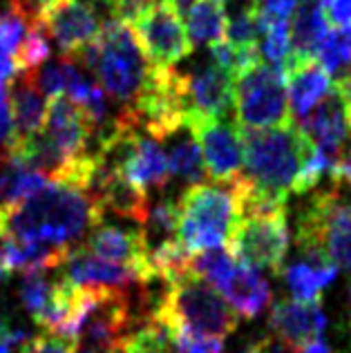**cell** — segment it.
I'll return each instance as SVG.
<instances>
[{
  "label": "cell",
  "mask_w": 351,
  "mask_h": 353,
  "mask_svg": "<svg viewBox=\"0 0 351 353\" xmlns=\"http://www.w3.org/2000/svg\"><path fill=\"white\" fill-rule=\"evenodd\" d=\"M174 333V351L177 353H224V340L195 336L190 331L172 329Z\"/></svg>",
  "instance_id": "e575fe53"
},
{
  "label": "cell",
  "mask_w": 351,
  "mask_h": 353,
  "mask_svg": "<svg viewBox=\"0 0 351 353\" xmlns=\"http://www.w3.org/2000/svg\"><path fill=\"white\" fill-rule=\"evenodd\" d=\"M233 108V121L239 130H266L293 123L284 72L260 61L235 77Z\"/></svg>",
  "instance_id": "52a82bcc"
},
{
  "label": "cell",
  "mask_w": 351,
  "mask_h": 353,
  "mask_svg": "<svg viewBox=\"0 0 351 353\" xmlns=\"http://www.w3.org/2000/svg\"><path fill=\"white\" fill-rule=\"evenodd\" d=\"M197 0H170V5H172V9L177 12L179 16H183L186 18V14L192 9V5H195Z\"/></svg>",
  "instance_id": "7bdbcfd3"
},
{
  "label": "cell",
  "mask_w": 351,
  "mask_h": 353,
  "mask_svg": "<svg viewBox=\"0 0 351 353\" xmlns=\"http://www.w3.org/2000/svg\"><path fill=\"white\" fill-rule=\"evenodd\" d=\"M86 248L97 257L108 259V262L141 268L148 277L157 280L150 262H148V248L141 230H126L119 226H108L101 221L88 233Z\"/></svg>",
  "instance_id": "2e32d148"
},
{
  "label": "cell",
  "mask_w": 351,
  "mask_h": 353,
  "mask_svg": "<svg viewBox=\"0 0 351 353\" xmlns=\"http://www.w3.org/2000/svg\"><path fill=\"white\" fill-rule=\"evenodd\" d=\"M36 18L57 43L61 57L74 59L79 50L99 39L110 12L103 0H63Z\"/></svg>",
  "instance_id": "30bf717a"
},
{
  "label": "cell",
  "mask_w": 351,
  "mask_h": 353,
  "mask_svg": "<svg viewBox=\"0 0 351 353\" xmlns=\"http://www.w3.org/2000/svg\"><path fill=\"white\" fill-rule=\"evenodd\" d=\"M298 125L318 152L329 157L334 163L340 161V154L351 139V114L336 88Z\"/></svg>",
  "instance_id": "9a60e30c"
},
{
  "label": "cell",
  "mask_w": 351,
  "mask_h": 353,
  "mask_svg": "<svg viewBox=\"0 0 351 353\" xmlns=\"http://www.w3.org/2000/svg\"><path fill=\"white\" fill-rule=\"evenodd\" d=\"M21 353H74V340L59 336V333L43 331L41 336L27 338L21 347Z\"/></svg>",
  "instance_id": "d590c367"
},
{
  "label": "cell",
  "mask_w": 351,
  "mask_h": 353,
  "mask_svg": "<svg viewBox=\"0 0 351 353\" xmlns=\"http://www.w3.org/2000/svg\"><path fill=\"white\" fill-rule=\"evenodd\" d=\"M338 185L331 183L307 201L295 228V244L304 259L351 273V199Z\"/></svg>",
  "instance_id": "8992f818"
},
{
  "label": "cell",
  "mask_w": 351,
  "mask_h": 353,
  "mask_svg": "<svg viewBox=\"0 0 351 353\" xmlns=\"http://www.w3.org/2000/svg\"><path fill=\"white\" fill-rule=\"evenodd\" d=\"M0 163H3L0 168V206H16L43 190L50 181L43 172L30 168L14 157H5Z\"/></svg>",
  "instance_id": "d4e9b609"
},
{
  "label": "cell",
  "mask_w": 351,
  "mask_h": 353,
  "mask_svg": "<svg viewBox=\"0 0 351 353\" xmlns=\"http://www.w3.org/2000/svg\"><path fill=\"white\" fill-rule=\"evenodd\" d=\"M347 297H349V336H351V282L347 286Z\"/></svg>",
  "instance_id": "ee69618b"
},
{
  "label": "cell",
  "mask_w": 351,
  "mask_h": 353,
  "mask_svg": "<svg viewBox=\"0 0 351 353\" xmlns=\"http://www.w3.org/2000/svg\"><path fill=\"white\" fill-rule=\"evenodd\" d=\"M260 57L264 63L273 65L284 72L286 63L291 59V32L289 23H273L262 30V48Z\"/></svg>",
  "instance_id": "1f68e13d"
},
{
  "label": "cell",
  "mask_w": 351,
  "mask_h": 353,
  "mask_svg": "<svg viewBox=\"0 0 351 353\" xmlns=\"http://www.w3.org/2000/svg\"><path fill=\"white\" fill-rule=\"evenodd\" d=\"M237 181V179H235ZM188 185L177 201V241L188 255L230 241L239 221L237 183Z\"/></svg>",
  "instance_id": "277c9868"
},
{
  "label": "cell",
  "mask_w": 351,
  "mask_h": 353,
  "mask_svg": "<svg viewBox=\"0 0 351 353\" xmlns=\"http://www.w3.org/2000/svg\"><path fill=\"white\" fill-rule=\"evenodd\" d=\"M5 275H9V273L5 271V266H3V264H0V282H3V280H5Z\"/></svg>",
  "instance_id": "f6af8a7d"
},
{
  "label": "cell",
  "mask_w": 351,
  "mask_h": 353,
  "mask_svg": "<svg viewBox=\"0 0 351 353\" xmlns=\"http://www.w3.org/2000/svg\"><path fill=\"white\" fill-rule=\"evenodd\" d=\"M168 139H170V152L166 157H168L170 176H174V179H179L188 185L204 183L208 174L204 168V159H201L199 143H197L195 134L190 132V128L183 125Z\"/></svg>",
  "instance_id": "cb8c5ba5"
},
{
  "label": "cell",
  "mask_w": 351,
  "mask_h": 353,
  "mask_svg": "<svg viewBox=\"0 0 351 353\" xmlns=\"http://www.w3.org/2000/svg\"><path fill=\"white\" fill-rule=\"evenodd\" d=\"M9 94H12L18 141L39 134L45 125V119H48V101H45L43 92L34 85V81L27 74H23V77L16 79Z\"/></svg>",
  "instance_id": "7402d4cb"
},
{
  "label": "cell",
  "mask_w": 351,
  "mask_h": 353,
  "mask_svg": "<svg viewBox=\"0 0 351 353\" xmlns=\"http://www.w3.org/2000/svg\"><path fill=\"white\" fill-rule=\"evenodd\" d=\"M289 244L286 210H280L269 212V215L239 217L235 233L228 241V250L257 271L266 268L273 275H280Z\"/></svg>",
  "instance_id": "ba28073f"
},
{
  "label": "cell",
  "mask_w": 351,
  "mask_h": 353,
  "mask_svg": "<svg viewBox=\"0 0 351 353\" xmlns=\"http://www.w3.org/2000/svg\"><path fill=\"white\" fill-rule=\"evenodd\" d=\"M72 70V59L68 57H59L54 61H45L39 70H34L32 74H27L34 85L43 92V97L57 99L63 97V92L68 88V77Z\"/></svg>",
  "instance_id": "d6a6232c"
},
{
  "label": "cell",
  "mask_w": 351,
  "mask_h": 353,
  "mask_svg": "<svg viewBox=\"0 0 351 353\" xmlns=\"http://www.w3.org/2000/svg\"><path fill=\"white\" fill-rule=\"evenodd\" d=\"M190 132L195 134L201 159H204L206 174L217 183H230L242 176L244 168V145L242 130L235 121L206 119L186 123Z\"/></svg>",
  "instance_id": "7c38bea8"
},
{
  "label": "cell",
  "mask_w": 351,
  "mask_h": 353,
  "mask_svg": "<svg viewBox=\"0 0 351 353\" xmlns=\"http://www.w3.org/2000/svg\"><path fill=\"white\" fill-rule=\"evenodd\" d=\"M34 16H30L16 0H7L0 7V83L12 85L18 79L16 57L25 41Z\"/></svg>",
  "instance_id": "ffe728a7"
},
{
  "label": "cell",
  "mask_w": 351,
  "mask_h": 353,
  "mask_svg": "<svg viewBox=\"0 0 351 353\" xmlns=\"http://www.w3.org/2000/svg\"><path fill=\"white\" fill-rule=\"evenodd\" d=\"M313 61L329 77H345L351 70V27H334V30H329Z\"/></svg>",
  "instance_id": "f1b7e54d"
},
{
  "label": "cell",
  "mask_w": 351,
  "mask_h": 353,
  "mask_svg": "<svg viewBox=\"0 0 351 353\" xmlns=\"http://www.w3.org/2000/svg\"><path fill=\"white\" fill-rule=\"evenodd\" d=\"M336 266L325 262H313V259H302V262L289 264L282 268V277L286 289L291 291L293 300L300 302H320V295L327 286L336 280Z\"/></svg>",
  "instance_id": "603a6c76"
},
{
  "label": "cell",
  "mask_w": 351,
  "mask_h": 353,
  "mask_svg": "<svg viewBox=\"0 0 351 353\" xmlns=\"http://www.w3.org/2000/svg\"><path fill=\"white\" fill-rule=\"evenodd\" d=\"M103 3H108V0H103Z\"/></svg>",
  "instance_id": "7dc6e473"
},
{
  "label": "cell",
  "mask_w": 351,
  "mask_h": 353,
  "mask_svg": "<svg viewBox=\"0 0 351 353\" xmlns=\"http://www.w3.org/2000/svg\"><path fill=\"white\" fill-rule=\"evenodd\" d=\"M284 77H286V94H289V112L293 121L298 119V123L307 119L320 101L334 90L331 77L316 61L291 65L284 72Z\"/></svg>",
  "instance_id": "ac0fdd59"
},
{
  "label": "cell",
  "mask_w": 351,
  "mask_h": 353,
  "mask_svg": "<svg viewBox=\"0 0 351 353\" xmlns=\"http://www.w3.org/2000/svg\"><path fill=\"white\" fill-rule=\"evenodd\" d=\"M215 3H219V5H224V3H226V0H215Z\"/></svg>",
  "instance_id": "bcb514c9"
},
{
  "label": "cell",
  "mask_w": 351,
  "mask_h": 353,
  "mask_svg": "<svg viewBox=\"0 0 351 353\" xmlns=\"http://www.w3.org/2000/svg\"><path fill=\"white\" fill-rule=\"evenodd\" d=\"M121 353H177L174 351V333L163 320L148 315L139 329L123 338Z\"/></svg>",
  "instance_id": "83f0119b"
},
{
  "label": "cell",
  "mask_w": 351,
  "mask_h": 353,
  "mask_svg": "<svg viewBox=\"0 0 351 353\" xmlns=\"http://www.w3.org/2000/svg\"><path fill=\"white\" fill-rule=\"evenodd\" d=\"M103 221L92 194L68 181H48L43 190L16 206H0V237L70 248Z\"/></svg>",
  "instance_id": "6da1fadb"
},
{
  "label": "cell",
  "mask_w": 351,
  "mask_h": 353,
  "mask_svg": "<svg viewBox=\"0 0 351 353\" xmlns=\"http://www.w3.org/2000/svg\"><path fill=\"white\" fill-rule=\"evenodd\" d=\"M322 9L334 27H351V0H327Z\"/></svg>",
  "instance_id": "74e56055"
},
{
  "label": "cell",
  "mask_w": 351,
  "mask_h": 353,
  "mask_svg": "<svg viewBox=\"0 0 351 353\" xmlns=\"http://www.w3.org/2000/svg\"><path fill=\"white\" fill-rule=\"evenodd\" d=\"M63 271L66 280L77 286H92V289H119L126 291L132 284H150L154 282L148 277L141 268L114 264L108 259H101L94 253H90L86 246L70 248L66 259H63Z\"/></svg>",
  "instance_id": "4fadbf2b"
},
{
  "label": "cell",
  "mask_w": 351,
  "mask_h": 353,
  "mask_svg": "<svg viewBox=\"0 0 351 353\" xmlns=\"http://www.w3.org/2000/svg\"><path fill=\"white\" fill-rule=\"evenodd\" d=\"M260 34H262L260 14H257V7L253 0H246V5L237 7L233 14L226 16L224 43H228L233 50L260 54V48H257Z\"/></svg>",
  "instance_id": "4316f807"
},
{
  "label": "cell",
  "mask_w": 351,
  "mask_h": 353,
  "mask_svg": "<svg viewBox=\"0 0 351 353\" xmlns=\"http://www.w3.org/2000/svg\"><path fill=\"white\" fill-rule=\"evenodd\" d=\"M181 99L186 123L206 119H221L233 105L235 77L215 61L195 63L188 72H179Z\"/></svg>",
  "instance_id": "8fae6325"
},
{
  "label": "cell",
  "mask_w": 351,
  "mask_h": 353,
  "mask_svg": "<svg viewBox=\"0 0 351 353\" xmlns=\"http://www.w3.org/2000/svg\"><path fill=\"white\" fill-rule=\"evenodd\" d=\"M217 293H224L226 302L233 306L237 315L246 320L257 318L266 306L271 304V286L264 280L257 268L248 266L242 259H237L233 271L219 284Z\"/></svg>",
  "instance_id": "e0dca14e"
},
{
  "label": "cell",
  "mask_w": 351,
  "mask_h": 353,
  "mask_svg": "<svg viewBox=\"0 0 351 353\" xmlns=\"http://www.w3.org/2000/svg\"><path fill=\"white\" fill-rule=\"evenodd\" d=\"M253 3L257 7V14H260V25L264 30L266 25L289 21L300 0H253Z\"/></svg>",
  "instance_id": "8d00e7d4"
},
{
  "label": "cell",
  "mask_w": 351,
  "mask_h": 353,
  "mask_svg": "<svg viewBox=\"0 0 351 353\" xmlns=\"http://www.w3.org/2000/svg\"><path fill=\"white\" fill-rule=\"evenodd\" d=\"M300 353H334V349H331L327 342H325V338L322 340H316V342H311L309 347H304Z\"/></svg>",
  "instance_id": "b9f144b4"
},
{
  "label": "cell",
  "mask_w": 351,
  "mask_h": 353,
  "mask_svg": "<svg viewBox=\"0 0 351 353\" xmlns=\"http://www.w3.org/2000/svg\"><path fill=\"white\" fill-rule=\"evenodd\" d=\"M99 57L92 74L119 112H130L150 79L152 63L146 59L132 27L123 18L110 16L99 34Z\"/></svg>",
  "instance_id": "5b68a950"
},
{
  "label": "cell",
  "mask_w": 351,
  "mask_h": 353,
  "mask_svg": "<svg viewBox=\"0 0 351 353\" xmlns=\"http://www.w3.org/2000/svg\"><path fill=\"white\" fill-rule=\"evenodd\" d=\"M246 183L257 192L286 201L313 154V143L300 125L242 130Z\"/></svg>",
  "instance_id": "7a4b0ae2"
},
{
  "label": "cell",
  "mask_w": 351,
  "mask_h": 353,
  "mask_svg": "<svg viewBox=\"0 0 351 353\" xmlns=\"http://www.w3.org/2000/svg\"><path fill=\"white\" fill-rule=\"evenodd\" d=\"M16 145H18V134L14 123L12 94H9V85L0 83V159L12 154Z\"/></svg>",
  "instance_id": "836d02e7"
},
{
  "label": "cell",
  "mask_w": 351,
  "mask_h": 353,
  "mask_svg": "<svg viewBox=\"0 0 351 353\" xmlns=\"http://www.w3.org/2000/svg\"><path fill=\"white\" fill-rule=\"evenodd\" d=\"M70 248L34 244V241H18L3 237L0 244V264L7 273H34L50 271L63 264Z\"/></svg>",
  "instance_id": "44dd1931"
},
{
  "label": "cell",
  "mask_w": 351,
  "mask_h": 353,
  "mask_svg": "<svg viewBox=\"0 0 351 353\" xmlns=\"http://www.w3.org/2000/svg\"><path fill=\"white\" fill-rule=\"evenodd\" d=\"M334 88L338 90V94L343 97L345 105H347L349 114H351V70L345 74V77H340V79L336 81V85H334Z\"/></svg>",
  "instance_id": "60d3db41"
},
{
  "label": "cell",
  "mask_w": 351,
  "mask_h": 353,
  "mask_svg": "<svg viewBox=\"0 0 351 353\" xmlns=\"http://www.w3.org/2000/svg\"><path fill=\"white\" fill-rule=\"evenodd\" d=\"M16 3H21V7L25 9L27 14L30 16H39V14H43V12H48L50 7H54V5H59V3H63V0H16Z\"/></svg>",
  "instance_id": "ab89813d"
},
{
  "label": "cell",
  "mask_w": 351,
  "mask_h": 353,
  "mask_svg": "<svg viewBox=\"0 0 351 353\" xmlns=\"http://www.w3.org/2000/svg\"><path fill=\"white\" fill-rule=\"evenodd\" d=\"M226 9L215 0H197L186 14V34L192 48L199 45H217L224 41Z\"/></svg>",
  "instance_id": "484cf974"
},
{
  "label": "cell",
  "mask_w": 351,
  "mask_h": 353,
  "mask_svg": "<svg viewBox=\"0 0 351 353\" xmlns=\"http://www.w3.org/2000/svg\"><path fill=\"white\" fill-rule=\"evenodd\" d=\"M161 282L163 293L148 315L163 320L170 329H183L204 338L224 340L237 329L239 315L235 309L192 268Z\"/></svg>",
  "instance_id": "3957f363"
},
{
  "label": "cell",
  "mask_w": 351,
  "mask_h": 353,
  "mask_svg": "<svg viewBox=\"0 0 351 353\" xmlns=\"http://www.w3.org/2000/svg\"><path fill=\"white\" fill-rule=\"evenodd\" d=\"M340 181L351 185V139H349V148H345L343 154H340V161H338V168H336L334 183H340Z\"/></svg>",
  "instance_id": "f35d334b"
},
{
  "label": "cell",
  "mask_w": 351,
  "mask_h": 353,
  "mask_svg": "<svg viewBox=\"0 0 351 353\" xmlns=\"http://www.w3.org/2000/svg\"><path fill=\"white\" fill-rule=\"evenodd\" d=\"M54 284L45 277V271H34V273H23V282L18 286V300L25 306L30 315L36 320L45 311V306L50 304Z\"/></svg>",
  "instance_id": "4dcf8cb0"
},
{
  "label": "cell",
  "mask_w": 351,
  "mask_h": 353,
  "mask_svg": "<svg viewBox=\"0 0 351 353\" xmlns=\"http://www.w3.org/2000/svg\"><path fill=\"white\" fill-rule=\"evenodd\" d=\"M45 61H50V34L39 18H34L16 57L18 77L32 74L34 70H39Z\"/></svg>",
  "instance_id": "f546056e"
},
{
  "label": "cell",
  "mask_w": 351,
  "mask_h": 353,
  "mask_svg": "<svg viewBox=\"0 0 351 353\" xmlns=\"http://www.w3.org/2000/svg\"><path fill=\"white\" fill-rule=\"evenodd\" d=\"M289 32H291V59L286 63L284 72L291 65L307 63L316 57L322 39L329 32V21L322 5L316 3V0H300L293 12V23Z\"/></svg>",
  "instance_id": "d6986e66"
},
{
  "label": "cell",
  "mask_w": 351,
  "mask_h": 353,
  "mask_svg": "<svg viewBox=\"0 0 351 353\" xmlns=\"http://www.w3.org/2000/svg\"><path fill=\"white\" fill-rule=\"evenodd\" d=\"M269 329L282 347L300 353L311 342L325 338L327 315L320 302L280 300L271 311Z\"/></svg>",
  "instance_id": "5bb4252c"
},
{
  "label": "cell",
  "mask_w": 351,
  "mask_h": 353,
  "mask_svg": "<svg viewBox=\"0 0 351 353\" xmlns=\"http://www.w3.org/2000/svg\"><path fill=\"white\" fill-rule=\"evenodd\" d=\"M139 41L146 59L157 68H174L192 54L186 27L170 0H154L128 21Z\"/></svg>",
  "instance_id": "9c48e42d"
}]
</instances>
